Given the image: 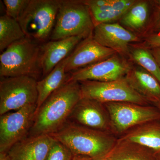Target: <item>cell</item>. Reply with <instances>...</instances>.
Wrapping results in <instances>:
<instances>
[{
    "label": "cell",
    "instance_id": "obj_7",
    "mask_svg": "<svg viewBox=\"0 0 160 160\" xmlns=\"http://www.w3.org/2000/svg\"><path fill=\"white\" fill-rule=\"evenodd\" d=\"M109 115L110 128L120 134L146 123L160 120L157 107L129 102L103 104Z\"/></svg>",
    "mask_w": 160,
    "mask_h": 160
},
{
    "label": "cell",
    "instance_id": "obj_10",
    "mask_svg": "<svg viewBox=\"0 0 160 160\" xmlns=\"http://www.w3.org/2000/svg\"><path fill=\"white\" fill-rule=\"evenodd\" d=\"M127 58L116 53L108 58L69 73L67 82H107L125 78L132 66Z\"/></svg>",
    "mask_w": 160,
    "mask_h": 160
},
{
    "label": "cell",
    "instance_id": "obj_9",
    "mask_svg": "<svg viewBox=\"0 0 160 160\" xmlns=\"http://www.w3.org/2000/svg\"><path fill=\"white\" fill-rule=\"evenodd\" d=\"M37 105H29L0 117V152L7 153L10 148L29 136Z\"/></svg>",
    "mask_w": 160,
    "mask_h": 160
},
{
    "label": "cell",
    "instance_id": "obj_16",
    "mask_svg": "<svg viewBox=\"0 0 160 160\" xmlns=\"http://www.w3.org/2000/svg\"><path fill=\"white\" fill-rule=\"evenodd\" d=\"M125 78L132 88L149 104L156 106L160 103V83L148 72L133 64Z\"/></svg>",
    "mask_w": 160,
    "mask_h": 160
},
{
    "label": "cell",
    "instance_id": "obj_3",
    "mask_svg": "<svg viewBox=\"0 0 160 160\" xmlns=\"http://www.w3.org/2000/svg\"><path fill=\"white\" fill-rule=\"evenodd\" d=\"M40 45L26 37L7 47L0 55L1 78L28 76L37 80L42 73Z\"/></svg>",
    "mask_w": 160,
    "mask_h": 160
},
{
    "label": "cell",
    "instance_id": "obj_25",
    "mask_svg": "<svg viewBox=\"0 0 160 160\" xmlns=\"http://www.w3.org/2000/svg\"><path fill=\"white\" fill-rule=\"evenodd\" d=\"M30 0H4L6 14L18 21L25 9L27 8Z\"/></svg>",
    "mask_w": 160,
    "mask_h": 160
},
{
    "label": "cell",
    "instance_id": "obj_23",
    "mask_svg": "<svg viewBox=\"0 0 160 160\" xmlns=\"http://www.w3.org/2000/svg\"><path fill=\"white\" fill-rule=\"evenodd\" d=\"M138 0H84L90 12L117 10L126 11Z\"/></svg>",
    "mask_w": 160,
    "mask_h": 160
},
{
    "label": "cell",
    "instance_id": "obj_33",
    "mask_svg": "<svg viewBox=\"0 0 160 160\" xmlns=\"http://www.w3.org/2000/svg\"><path fill=\"white\" fill-rule=\"evenodd\" d=\"M156 106L159 109L160 111V103L158 104L157 105H156Z\"/></svg>",
    "mask_w": 160,
    "mask_h": 160
},
{
    "label": "cell",
    "instance_id": "obj_30",
    "mask_svg": "<svg viewBox=\"0 0 160 160\" xmlns=\"http://www.w3.org/2000/svg\"><path fill=\"white\" fill-rule=\"evenodd\" d=\"M72 160H104L102 159L96 158L83 155H73Z\"/></svg>",
    "mask_w": 160,
    "mask_h": 160
},
{
    "label": "cell",
    "instance_id": "obj_20",
    "mask_svg": "<svg viewBox=\"0 0 160 160\" xmlns=\"http://www.w3.org/2000/svg\"><path fill=\"white\" fill-rule=\"evenodd\" d=\"M104 160H157L155 153L146 147L119 138Z\"/></svg>",
    "mask_w": 160,
    "mask_h": 160
},
{
    "label": "cell",
    "instance_id": "obj_5",
    "mask_svg": "<svg viewBox=\"0 0 160 160\" xmlns=\"http://www.w3.org/2000/svg\"><path fill=\"white\" fill-rule=\"evenodd\" d=\"M60 0H30L18 22L27 38L42 44L50 39Z\"/></svg>",
    "mask_w": 160,
    "mask_h": 160
},
{
    "label": "cell",
    "instance_id": "obj_26",
    "mask_svg": "<svg viewBox=\"0 0 160 160\" xmlns=\"http://www.w3.org/2000/svg\"><path fill=\"white\" fill-rule=\"evenodd\" d=\"M73 157V154L69 148L56 140L45 160H72Z\"/></svg>",
    "mask_w": 160,
    "mask_h": 160
},
{
    "label": "cell",
    "instance_id": "obj_32",
    "mask_svg": "<svg viewBox=\"0 0 160 160\" xmlns=\"http://www.w3.org/2000/svg\"><path fill=\"white\" fill-rule=\"evenodd\" d=\"M155 156L157 160H160V152L158 153H155Z\"/></svg>",
    "mask_w": 160,
    "mask_h": 160
},
{
    "label": "cell",
    "instance_id": "obj_28",
    "mask_svg": "<svg viewBox=\"0 0 160 160\" xmlns=\"http://www.w3.org/2000/svg\"><path fill=\"white\" fill-rule=\"evenodd\" d=\"M142 43L149 49L160 47V33H152L143 37Z\"/></svg>",
    "mask_w": 160,
    "mask_h": 160
},
{
    "label": "cell",
    "instance_id": "obj_15",
    "mask_svg": "<svg viewBox=\"0 0 160 160\" xmlns=\"http://www.w3.org/2000/svg\"><path fill=\"white\" fill-rule=\"evenodd\" d=\"M56 140L50 135L28 136L7 152L9 160H45Z\"/></svg>",
    "mask_w": 160,
    "mask_h": 160
},
{
    "label": "cell",
    "instance_id": "obj_19",
    "mask_svg": "<svg viewBox=\"0 0 160 160\" xmlns=\"http://www.w3.org/2000/svg\"><path fill=\"white\" fill-rule=\"evenodd\" d=\"M66 62L67 58L59 63L47 76L37 81L38 98L36 111L52 93L67 82L69 73H66L65 69Z\"/></svg>",
    "mask_w": 160,
    "mask_h": 160
},
{
    "label": "cell",
    "instance_id": "obj_11",
    "mask_svg": "<svg viewBox=\"0 0 160 160\" xmlns=\"http://www.w3.org/2000/svg\"><path fill=\"white\" fill-rule=\"evenodd\" d=\"M92 36L100 45L114 50L128 58L129 46L141 42L142 38L118 22L105 23L95 26Z\"/></svg>",
    "mask_w": 160,
    "mask_h": 160
},
{
    "label": "cell",
    "instance_id": "obj_21",
    "mask_svg": "<svg viewBox=\"0 0 160 160\" xmlns=\"http://www.w3.org/2000/svg\"><path fill=\"white\" fill-rule=\"evenodd\" d=\"M128 59L153 76L160 83V68L150 49L141 42L129 46Z\"/></svg>",
    "mask_w": 160,
    "mask_h": 160
},
{
    "label": "cell",
    "instance_id": "obj_2",
    "mask_svg": "<svg viewBox=\"0 0 160 160\" xmlns=\"http://www.w3.org/2000/svg\"><path fill=\"white\" fill-rule=\"evenodd\" d=\"M50 135L69 148L73 155L102 159L118 140L109 132L90 129L69 122L57 132Z\"/></svg>",
    "mask_w": 160,
    "mask_h": 160
},
{
    "label": "cell",
    "instance_id": "obj_4",
    "mask_svg": "<svg viewBox=\"0 0 160 160\" xmlns=\"http://www.w3.org/2000/svg\"><path fill=\"white\" fill-rule=\"evenodd\" d=\"M94 25L84 0H60L56 21L50 40L92 34Z\"/></svg>",
    "mask_w": 160,
    "mask_h": 160
},
{
    "label": "cell",
    "instance_id": "obj_14",
    "mask_svg": "<svg viewBox=\"0 0 160 160\" xmlns=\"http://www.w3.org/2000/svg\"><path fill=\"white\" fill-rule=\"evenodd\" d=\"M82 36H74L50 40L40 45V67L43 78L59 63L68 57L77 46L84 39Z\"/></svg>",
    "mask_w": 160,
    "mask_h": 160
},
{
    "label": "cell",
    "instance_id": "obj_24",
    "mask_svg": "<svg viewBox=\"0 0 160 160\" xmlns=\"http://www.w3.org/2000/svg\"><path fill=\"white\" fill-rule=\"evenodd\" d=\"M126 11L112 10L90 12L95 26L99 24L118 22Z\"/></svg>",
    "mask_w": 160,
    "mask_h": 160
},
{
    "label": "cell",
    "instance_id": "obj_31",
    "mask_svg": "<svg viewBox=\"0 0 160 160\" xmlns=\"http://www.w3.org/2000/svg\"><path fill=\"white\" fill-rule=\"evenodd\" d=\"M0 160H9L6 152H0Z\"/></svg>",
    "mask_w": 160,
    "mask_h": 160
},
{
    "label": "cell",
    "instance_id": "obj_22",
    "mask_svg": "<svg viewBox=\"0 0 160 160\" xmlns=\"http://www.w3.org/2000/svg\"><path fill=\"white\" fill-rule=\"evenodd\" d=\"M26 37L19 23L5 14L0 17V51Z\"/></svg>",
    "mask_w": 160,
    "mask_h": 160
},
{
    "label": "cell",
    "instance_id": "obj_12",
    "mask_svg": "<svg viewBox=\"0 0 160 160\" xmlns=\"http://www.w3.org/2000/svg\"><path fill=\"white\" fill-rule=\"evenodd\" d=\"M116 53L114 50L100 45L92 35L82 40L67 58L65 67L66 73L98 62Z\"/></svg>",
    "mask_w": 160,
    "mask_h": 160
},
{
    "label": "cell",
    "instance_id": "obj_13",
    "mask_svg": "<svg viewBox=\"0 0 160 160\" xmlns=\"http://www.w3.org/2000/svg\"><path fill=\"white\" fill-rule=\"evenodd\" d=\"M68 122L90 129L109 132L110 121L103 104L82 98L72 112Z\"/></svg>",
    "mask_w": 160,
    "mask_h": 160
},
{
    "label": "cell",
    "instance_id": "obj_8",
    "mask_svg": "<svg viewBox=\"0 0 160 160\" xmlns=\"http://www.w3.org/2000/svg\"><path fill=\"white\" fill-rule=\"evenodd\" d=\"M38 80L28 76L1 78L0 115L37 105Z\"/></svg>",
    "mask_w": 160,
    "mask_h": 160
},
{
    "label": "cell",
    "instance_id": "obj_17",
    "mask_svg": "<svg viewBox=\"0 0 160 160\" xmlns=\"http://www.w3.org/2000/svg\"><path fill=\"white\" fill-rule=\"evenodd\" d=\"M152 7V1L138 0L125 12L118 23L142 38L149 24Z\"/></svg>",
    "mask_w": 160,
    "mask_h": 160
},
{
    "label": "cell",
    "instance_id": "obj_6",
    "mask_svg": "<svg viewBox=\"0 0 160 160\" xmlns=\"http://www.w3.org/2000/svg\"><path fill=\"white\" fill-rule=\"evenodd\" d=\"M82 98L105 104L129 102L141 105L149 103L134 90L124 78L111 82L85 81L79 82Z\"/></svg>",
    "mask_w": 160,
    "mask_h": 160
},
{
    "label": "cell",
    "instance_id": "obj_29",
    "mask_svg": "<svg viewBox=\"0 0 160 160\" xmlns=\"http://www.w3.org/2000/svg\"><path fill=\"white\" fill-rule=\"evenodd\" d=\"M150 49L160 68V47L152 48Z\"/></svg>",
    "mask_w": 160,
    "mask_h": 160
},
{
    "label": "cell",
    "instance_id": "obj_1",
    "mask_svg": "<svg viewBox=\"0 0 160 160\" xmlns=\"http://www.w3.org/2000/svg\"><path fill=\"white\" fill-rule=\"evenodd\" d=\"M81 98L79 83L66 82L52 93L36 112L29 136L57 132L68 122L72 112Z\"/></svg>",
    "mask_w": 160,
    "mask_h": 160
},
{
    "label": "cell",
    "instance_id": "obj_27",
    "mask_svg": "<svg viewBox=\"0 0 160 160\" xmlns=\"http://www.w3.org/2000/svg\"><path fill=\"white\" fill-rule=\"evenodd\" d=\"M152 1V7L150 20L142 38L147 35L160 33V6Z\"/></svg>",
    "mask_w": 160,
    "mask_h": 160
},
{
    "label": "cell",
    "instance_id": "obj_18",
    "mask_svg": "<svg viewBox=\"0 0 160 160\" xmlns=\"http://www.w3.org/2000/svg\"><path fill=\"white\" fill-rule=\"evenodd\" d=\"M153 122L143 124L129 130L120 139L146 147L155 153L160 152V125Z\"/></svg>",
    "mask_w": 160,
    "mask_h": 160
}]
</instances>
